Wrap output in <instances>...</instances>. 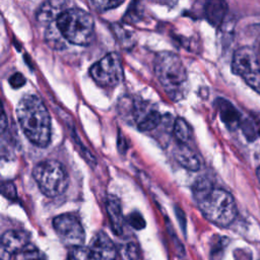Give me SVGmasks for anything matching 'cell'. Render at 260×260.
Returning a JSON list of instances; mask_svg holds the SVG:
<instances>
[{"instance_id": "cell-13", "label": "cell", "mask_w": 260, "mask_h": 260, "mask_svg": "<svg viewBox=\"0 0 260 260\" xmlns=\"http://www.w3.org/2000/svg\"><path fill=\"white\" fill-rule=\"evenodd\" d=\"M106 210L109 216L113 232L120 236L123 232V215L119 198L115 195H108L106 198Z\"/></svg>"}, {"instance_id": "cell-4", "label": "cell", "mask_w": 260, "mask_h": 260, "mask_svg": "<svg viewBox=\"0 0 260 260\" xmlns=\"http://www.w3.org/2000/svg\"><path fill=\"white\" fill-rule=\"evenodd\" d=\"M153 64L155 76L169 94L179 92L187 81V71L181 58L173 52H159Z\"/></svg>"}, {"instance_id": "cell-23", "label": "cell", "mask_w": 260, "mask_h": 260, "mask_svg": "<svg viewBox=\"0 0 260 260\" xmlns=\"http://www.w3.org/2000/svg\"><path fill=\"white\" fill-rule=\"evenodd\" d=\"M128 222L134 230L137 231L144 229L146 224L143 216L138 211H133L128 215Z\"/></svg>"}, {"instance_id": "cell-14", "label": "cell", "mask_w": 260, "mask_h": 260, "mask_svg": "<svg viewBox=\"0 0 260 260\" xmlns=\"http://www.w3.org/2000/svg\"><path fill=\"white\" fill-rule=\"evenodd\" d=\"M216 107L220 116L221 121L225 124V126L232 130L237 129L240 126L241 115L238 110L226 100L217 99Z\"/></svg>"}, {"instance_id": "cell-7", "label": "cell", "mask_w": 260, "mask_h": 260, "mask_svg": "<svg viewBox=\"0 0 260 260\" xmlns=\"http://www.w3.org/2000/svg\"><path fill=\"white\" fill-rule=\"evenodd\" d=\"M92 79L103 87L117 86L123 79V67L119 55L115 52L107 54L89 69Z\"/></svg>"}, {"instance_id": "cell-2", "label": "cell", "mask_w": 260, "mask_h": 260, "mask_svg": "<svg viewBox=\"0 0 260 260\" xmlns=\"http://www.w3.org/2000/svg\"><path fill=\"white\" fill-rule=\"evenodd\" d=\"M16 117L26 138L46 147L51 140V118L44 103L36 95H24L16 106Z\"/></svg>"}, {"instance_id": "cell-10", "label": "cell", "mask_w": 260, "mask_h": 260, "mask_svg": "<svg viewBox=\"0 0 260 260\" xmlns=\"http://www.w3.org/2000/svg\"><path fill=\"white\" fill-rule=\"evenodd\" d=\"M30 236L25 231L10 230L1 237L0 257L1 260H10L12 256L21 251L29 244Z\"/></svg>"}, {"instance_id": "cell-19", "label": "cell", "mask_w": 260, "mask_h": 260, "mask_svg": "<svg viewBox=\"0 0 260 260\" xmlns=\"http://www.w3.org/2000/svg\"><path fill=\"white\" fill-rule=\"evenodd\" d=\"M14 260H48L46 255L37 247L28 244L14 255Z\"/></svg>"}, {"instance_id": "cell-24", "label": "cell", "mask_w": 260, "mask_h": 260, "mask_svg": "<svg viewBox=\"0 0 260 260\" xmlns=\"http://www.w3.org/2000/svg\"><path fill=\"white\" fill-rule=\"evenodd\" d=\"M9 83H10V85L12 87L19 88V87H21L25 83V78H24V76L21 73L17 72V73H14L13 75L10 76Z\"/></svg>"}, {"instance_id": "cell-15", "label": "cell", "mask_w": 260, "mask_h": 260, "mask_svg": "<svg viewBox=\"0 0 260 260\" xmlns=\"http://www.w3.org/2000/svg\"><path fill=\"white\" fill-rule=\"evenodd\" d=\"M226 12L228 4L225 0H207L204 5L205 17L213 26L221 24Z\"/></svg>"}, {"instance_id": "cell-9", "label": "cell", "mask_w": 260, "mask_h": 260, "mask_svg": "<svg viewBox=\"0 0 260 260\" xmlns=\"http://www.w3.org/2000/svg\"><path fill=\"white\" fill-rule=\"evenodd\" d=\"M128 116L140 131H150L157 127L161 121L159 112L142 102L133 103Z\"/></svg>"}, {"instance_id": "cell-27", "label": "cell", "mask_w": 260, "mask_h": 260, "mask_svg": "<svg viewBox=\"0 0 260 260\" xmlns=\"http://www.w3.org/2000/svg\"><path fill=\"white\" fill-rule=\"evenodd\" d=\"M256 175H257V178H258V180L260 181V167H258V168L256 169Z\"/></svg>"}, {"instance_id": "cell-20", "label": "cell", "mask_w": 260, "mask_h": 260, "mask_svg": "<svg viewBox=\"0 0 260 260\" xmlns=\"http://www.w3.org/2000/svg\"><path fill=\"white\" fill-rule=\"evenodd\" d=\"M122 260H139L140 250L138 245L134 241H128L124 243L119 250Z\"/></svg>"}, {"instance_id": "cell-3", "label": "cell", "mask_w": 260, "mask_h": 260, "mask_svg": "<svg viewBox=\"0 0 260 260\" xmlns=\"http://www.w3.org/2000/svg\"><path fill=\"white\" fill-rule=\"evenodd\" d=\"M56 24L66 41L78 45H88L93 37L92 16L80 8L66 9L56 20Z\"/></svg>"}, {"instance_id": "cell-21", "label": "cell", "mask_w": 260, "mask_h": 260, "mask_svg": "<svg viewBox=\"0 0 260 260\" xmlns=\"http://www.w3.org/2000/svg\"><path fill=\"white\" fill-rule=\"evenodd\" d=\"M66 260H92L89 248L81 246L71 247Z\"/></svg>"}, {"instance_id": "cell-12", "label": "cell", "mask_w": 260, "mask_h": 260, "mask_svg": "<svg viewBox=\"0 0 260 260\" xmlns=\"http://www.w3.org/2000/svg\"><path fill=\"white\" fill-rule=\"evenodd\" d=\"M66 10L65 0H46L37 11V19L42 23H51Z\"/></svg>"}, {"instance_id": "cell-1", "label": "cell", "mask_w": 260, "mask_h": 260, "mask_svg": "<svg viewBox=\"0 0 260 260\" xmlns=\"http://www.w3.org/2000/svg\"><path fill=\"white\" fill-rule=\"evenodd\" d=\"M193 191L199 209L212 223L226 226L236 218V202L228 191L212 188L205 179L197 180Z\"/></svg>"}, {"instance_id": "cell-5", "label": "cell", "mask_w": 260, "mask_h": 260, "mask_svg": "<svg viewBox=\"0 0 260 260\" xmlns=\"http://www.w3.org/2000/svg\"><path fill=\"white\" fill-rule=\"evenodd\" d=\"M34 179L41 192L48 197H56L65 192L69 178L63 165L54 159L39 162L32 171Z\"/></svg>"}, {"instance_id": "cell-17", "label": "cell", "mask_w": 260, "mask_h": 260, "mask_svg": "<svg viewBox=\"0 0 260 260\" xmlns=\"http://www.w3.org/2000/svg\"><path fill=\"white\" fill-rule=\"evenodd\" d=\"M64 40H66L62 32L60 31V29L58 28L57 24L52 25L50 23L48 29L46 30V42L47 44L54 48L55 50H61L62 48L65 47V42Z\"/></svg>"}, {"instance_id": "cell-8", "label": "cell", "mask_w": 260, "mask_h": 260, "mask_svg": "<svg viewBox=\"0 0 260 260\" xmlns=\"http://www.w3.org/2000/svg\"><path fill=\"white\" fill-rule=\"evenodd\" d=\"M53 228L62 242L70 247L81 246L85 239L84 230L77 216L64 213L53 219Z\"/></svg>"}, {"instance_id": "cell-18", "label": "cell", "mask_w": 260, "mask_h": 260, "mask_svg": "<svg viewBox=\"0 0 260 260\" xmlns=\"http://www.w3.org/2000/svg\"><path fill=\"white\" fill-rule=\"evenodd\" d=\"M174 133L181 143H187L192 136L191 127L183 118L176 119L174 123Z\"/></svg>"}, {"instance_id": "cell-25", "label": "cell", "mask_w": 260, "mask_h": 260, "mask_svg": "<svg viewBox=\"0 0 260 260\" xmlns=\"http://www.w3.org/2000/svg\"><path fill=\"white\" fill-rule=\"evenodd\" d=\"M2 194L9 199H14L16 197V191H15L14 185L10 182H5L2 185Z\"/></svg>"}, {"instance_id": "cell-22", "label": "cell", "mask_w": 260, "mask_h": 260, "mask_svg": "<svg viewBox=\"0 0 260 260\" xmlns=\"http://www.w3.org/2000/svg\"><path fill=\"white\" fill-rule=\"evenodd\" d=\"M123 2L124 0H91V3L95 7V9L101 11L116 8Z\"/></svg>"}, {"instance_id": "cell-16", "label": "cell", "mask_w": 260, "mask_h": 260, "mask_svg": "<svg viewBox=\"0 0 260 260\" xmlns=\"http://www.w3.org/2000/svg\"><path fill=\"white\" fill-rule=\"evenodd\" d=\"M174 156L177 161L188 171L195 172L200 169L201 164L199 157L191 148L185 145V143H182L175 148Z\"/></svg>"}, {"instance_id": "cell-6", "label": "cell", "mask_w": 260, "mask_h": 260, "mask_svg": "<svg viewBox=\"0 0 260 260\" xmlns=\"http://www.w3.org/2000/svg\"><path fill=\"white\" fill-rule=\"evenodd\" d=\"M232 70L260 93V63L253 49L250 47L238 49L232 60Z\"/></svg>"}, {"instance_id": "cell-11", "label": "cell", "mask_w": 260, "mask_h": 260, "mask_svg": "<svg viewBox=\"0 0 260 260\" xmlns=\"http://www.w3.org/2000/svg\"><path fill=\"white\" fill-rule=\"evenodd\" d=\"M89 250L92 260H116L118 254L113 241L104 232H99L92 237Z\"/></svg>"}, {"instance_id": "cell-26", "label": "cell", "mask_w": 260, "mask_h": 260, "mask_svg": "<svg viewBox=\"0 0 260 260\" xmlns=\"http://www.w3.org/2000/svg\"><path fill=\"white\" fill-rule=\"evenodd\" d=\"M155 1H159L162 4H168V5H173L177 0H155Z\"/></svg>"}]
</instances>
